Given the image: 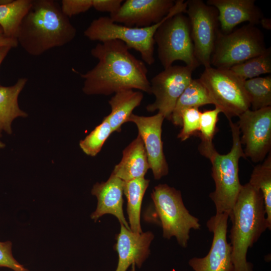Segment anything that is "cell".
<instances>
[{"label": "cell", "instance_id": "1", "mask_svg": "<svg viewBox=\"0 0 271 271\" xmlns=\"http://www.w3.org/2000/svg\"><path fill=\"white\" fill-rule=\"evenodd\" d=\"M122 42L111 40L98 43L91 55L97 64L85 73L83 92L86 95H109L121 90L137 89L151 94L148 69Z\"/></svg>", "mask_w": 271, "mask_h": 271}, {"label": "cell", "instance_id": "2", "mask_svg": "<svg viewBox=\"0 0 271 271\" xmlns=\"http://www.w3.org/2000/svg\"><path fill=\"white\" fill-rule=\"evenodd\" d=\"M76 32L56 1L32 0L20 24L16 39L28 54L38 56L71 42Z\"/></svg>", "mask_w": 271, "mask_h": 271}, {"label": "cell", "instance_id": "3", "mask_svg": "<svg viewBox=\"0 0 271 271\" xmlns=\"http://www.w3.org/2000/svg\"><path fill=\"white\" fill-rule=\"evenodd\" d=\"M229 219L234 271H253L247 261L248 250L268 229L261 193L249 183L242 185Z\"/></svg>", "mask_w": 271, "mask_h": 271}, {"label": "cell", "instance_id": "4", "mask_svg": "<svg viewBox=\"0 0 271 271\" xmlns=\"http://www.w3.org/2000/svg\"><path fill=\"white\" fill-rule=\"evenodd\" d=\"M232 137L229 153L220 154L214 150L207 157L212 165V177L215 189L209 194L217 214L226 213L230 216L242 185L239 179L238 163L245 158L240 141V132L236 123L228 120Z\"/></svg>", "mask_w": 271, "mask_h": 271}, {"label": "cell", "instance_id": "5", "mask_svg": "<svg viewBox=\"0 0 271 271\" xmlns=\"http://www.w3.org/2000/svg\"><path fill=\"white\" fill-rule=\"evenodd\" d=\"M187 2L175 1L168 15L157 24L147 27H130L118 25L109 17H100L93 20L84 32V35L91 41L103 42L118 40L127 47L139 52L144 62L151 65L155 62L154 56V35L159 27L170 16L183 13L185 14Z\"/></svg>", "mask_w": 271, "mask_h": 271}, {"label": "cell", "instance_id": "6", "mask_svg": "<svg viewBox=\"0 0 271 271\" xmlns=\"http://www.w3.org/2000/svg\"><path fill=\"white\" fill-rule=\"evenodd\" d=\"M154 210L163 228V236L175 237L178 244L186 248L191 229L199 230L198 218L191 215L185 206L181 192L166 184L155 186L151 194Z\"/></svg>", "mask_w": 271, "mask_h": 271}, {"label": "cell", "instance_id": "7", "mask_svg": "<svg viewBox=\"0 0 271 271\" xmlns=\"http://www.w3.org/2000/svg\"><path fill=\"white\" fill-rule=\"evenodd\" d=\"M266 49L263 33L255 25L248 24L228 33L220 30L211 65L229 69L261 54Z\"/></svg>", "mask_w": 271, "mask_h": 271}, {"label": "cell", "instance_id": "8", "mask_svg": "<svg viewBox=\"0 0 271 271\" xmlns=\"http://www.w3.org/2000/svg\"><path fill=\"white\" fill-rule=\"evenodd\" d=\"M180 13L169 17L157 29L154 37L158 58L164 69L177 60L195 69L200 65L194 55L188 18Z\"/></svg>", "mask_w": 271, "mask_h": 271}, {"label": "cell", "instance_id": "9", "mask_svg": "<svg viewBox=\"0 0 271 271\" xmlns=\"http://www.w3.org/2000/svg\"><path fill=\"white\" fill-rule=\"evenodd\" d=\"M206 89L213 104L228 120L249 109L244 80L230 69L206 68L199 78Z\"/></svg>", "mask_w": 271, "mask_h": 271}, {"label": "cell", "instance_id": "10", "mask_svg": "<svg viewBox=\"0 0 271 271\" xmlns=\"http://www.w3.org/2000/svg\"><path fill=\"white\" fill-rule=\"evenodd\" d=\"M185 14L188 18L195 57L199 64L210 67L216 41L220 31L218 12L202 0L187 1Z\"/></svg>", "mask_w": 271, "mask_h": 271}, {"label": "cell", "instance_id": "11", "mask_svg": "<svg viewBox=\"0 0 271 271\" xmlns=\"http://www.w3.org/2000/svg\"><path fill=\"white\" fill-rule=\"evenodd\" d=\"M237 124L243 153L254 163L263 161L271 149V106L246 110L238 116Z\"/></svg>", "mask_w": 271, "mask_h": 271}, {"label": "cell", "instance_id": "12", "mask_svg": "<svg viewBox=\"0 0 271 271\" xmlns=\"http://www.w3.org/2000/svg\"><path fill=\"white\" fill-rule=\"evenodd\" d=\"M195 69L187 65H172L153 77L150 83L155 100L146 106L147 111L158 110L165 118L171 120L176 102L192 79Z\"/></svg>", "mask_w": 271, "mask_h": 271}, {"label": "cell", "instance_id": "13", "mask_svg": "<svg viewBox=\"0 0 271 271\" xmlns=\"http://www.w3.org/2000/svg\"><path fill=\"white\" fill-rule=\"evenodd\" d=\"M229 216L226 213L212 216L207 222L208 230L213 234L207 254L203 257H193L188 263L194 271H234L231 246L227 240Z\"/></svg>", "mask_w": 271, "mask_h": 271}, {"label": "cell", "instance_id": "14", "mask_svg": "<svg viewBox=\"0 0 271 271\" xmlns=\"http://www.w3.org/2000/svg\"><path fill=\"white\" fill-rule=\"evenodd\" d=\"M164 119V116L158 112L151 116L132 113L128 120L138 127L139 135L144 144L150 169L156 180L160 179L169 172L162 141V126Z\"/></svg>", "mask_w": 271, "mask_h": 271}, {"label": "cell", "instance_id": "15", "mask_svg": "<svg viewBox=\"0 0 271 271\" xmlns=\"http://www.w3.org/2000/svg\"><path fill=\"white\" fill-rule=\"evenodd\" d=\"M175 3L173 0H126L109 18L127 27H150L161 21Z\"/></svg>", "mask_w": 271, "mask_h": 271}, {"label": "cell", "instance_id": "16", "mask_svg": "<svg viewBox=\"0 0 271 271\" xmlns=\"http://www.w3.org/2000/svg\"><path fill=\"white\" fill-rule=\"evenodd\" d=\"M154 238L150 231L134 233L120 224L115 245V250L118 254L115 271H126L132 264L141 268L150 253L149 247Z\"/></svg>", "mask_w": 271, "mask_h": 271}, {"label": "cell", "instance_id": "17", "mask_svg": "<svg viewBox=\"0 0 271 271\" xmlns=\"http://www.w3.org/2000/svg\"><path fill=\"white\" fill-rule=\"evenodd\" d=\"M206 4L217 10L220 30L223 33L231 32L245 22L256 25L263 18L254 0H208Z\"/></svg>", "mask_w": 271, "mask_h": 271}, {"label": "cell", "instance_id": "18", "mask_svg": "<svg viewBox=\"0 0 271 271\" xmlns=\"http://www.w3.org/2000/svg\"><path fill=\"white\" fill-rule=\"evenodd\" d=\"M123 181L111 173L106 182L96 183L91 190V194L97 199L95 211L91 215V218L96 222L105 214L115 216L120 224L130 230L124 217L123 210Z\"/></svg>", "mask_w": 271, "mask_h": 271}, {"label": "cell", "instance_id": "19", "mask_svg": "<svg viewBox=\"0 0 271 271\" xmlns=\"http://www.w3.org/2000/svg\"><path fill=\"white\" fill-rule=\"evenodd\" d=\"M150 169L144 144L140 135L122 152V157L111 173L123 181L144 177Z\"/></svg>", "mask_w": 271, "mask_h": 271}, {"label": "cell", "instance_id": "20", "mask_svg": "<svg viewBox=\"0 0 271 271\" xmlns=\"http://www.w3.org/2000/svg\"><path fill=\"white\" fill-rule=\"evenodd\" d=\"M27 81V78L22 77L12 86H0V137L3 132L12 133V123L15 118L28 116L18 103L19 95Z\"/></svg>", "mask_w": 271, "mask_h": 271}, {"label": "cell", "instance_id": "21", "mask_svg": "<svg viewBox=\"0 0 271 271\" xmlns=\"http://www.w3.org/2000/svg\"><path fill=\"white\" fill-rule=\"evenodd\" d=\"M143 97L140 91L126 89L115 93L111 98L108 101L111 112L105 117L113 132L121 131V125L128 122L132 111L140 105Z\"/></svg>", "mask_w": 271, "mask_h": 271}, {"label": "cell", "instance_id": "22", "mask_svg": "<svg viewBox=\"0 0 271 271\" xmlns=\"http://www.w3.org/2000/svg\"><path fill=\"white\" fill-rule=\"evenodd\" d=\"M212 103L208 92L199 79H193L178 98L171 114V120L176 125H182L183 111L191 107H197Z\"/></svg>", "mask_w": 271, "mask_h": 271}, {"label": "cell", "instance_id": "23", "mask_svg": "<svg viewBox=\"0 0 271 271\" xmlns=\"http://www.w3.org/2000/svg\"><path fill=\"white\" fill-rule=\"evenodd\" d=\"M150 180L145 177L123 181V193L127 199V213L130 229L134 233H142L140 214L142 200Z\"/></svg>", "mask_w": 271, "mask_h": 271}, {"label": "cell", "instance_id": "24", "mask_svg": "<svg viewBox=\"0 0 271 271\" xmlns=\"http://www.w3.org/2000/svg\"><path fill=\"white\" fill-rule=\"evenodd\" d=\"M32 0H12L0 5V27L7 37L16 39L18 29Z\"/></svg>", "mask_w": 271, "mask_h": 271}, {"label": "cell", "instance_id": "25", "mask_svg": "<svg viewBox=\"0 0 271 271\" xmlns=\"http://www.w3.org/2000/svg\"><path fill=\"white\" fill-rule=\"evenodd\" d=\"M248 183L262 194L268 229H271V154L256 165Z\"/></svg>", "mask_w": 271, "mask_h": 271}, {"label": "cell", "instance_id": "26", "mask_svg": "<svg viewBox=\"0 0 271 271\" xmlns=\"http://www.w3.org/2000/svg\"><path fill=\"white\" fill-rule=\"evenodd\" d=\"M252 110L271 106V77H257L244 81Z\"/></svg>", "mask_w": 271, "mask_h": 271}, {"label": "cell", "instance_id": "27", "mask_svg": "<svg viewBox=\"0 0 271 271\" xmlns=\"http://www.w3.org/2000/svg\"><path fill=\"white\" fill-rule=\"evenodd\" d=\"M220 112V110L215 107L213 109L206 110L201 113L200 128L197 134L201 139L198 150L206 158L215 150L213 140L217 132L216 124Z\"/></svg>", "mask_w": 271, "mask_h": 271}, {"label": "cell", "instance_id": "28", "mask_svg": "<svg viewBox=\"0 0 271 271\" xmlns=\"http://www.w3.org/2000/svg\"><path fill=\"white\" fill-rule=\"evenodd\" d=\"M242 79L245 80L260 75L271 73V48H266L261 54L251 58L229 69Z\"/></svg>", "mask_w": 271, "mask_h": 271}, {"label": "cell", "instance_id": "29", "mask_svg": "<svg viewBox=\"0 0 271 271\" xmlns=\"http://www.w3.org/2000/svg\"><path fill=\"white\" fill-rule=\"evenodd\" d=\"M111 127L104 117L99 125L79 142V146L87 155L94 157L100 151L103 145L112 132Z\"/></svg>", "mask_w": 271, "mask_h": 271}, {"label": "cell", "instance_id": "30", "mask_svg": "<svg viewBox=\"0 0 271 271\" xmlns=\"http://www.w3.org/2000/svg\"><path fill=\"white\" fill-rule=\"evenodd\" d=\"M201 112L197 107H191L184 110L182 113V129L177 138L185 141L190 137L198 134L200 128Z\"/></svg>", "mask_w": 271, "mask_h": 271}, {"label": "cell", "instance_id": "31", "mask_svg": "<svg viewBox=\"0 0 271 271\" xmlns=\"http://www.w3.org/2000/svg\"><path fill=\"white\" fill-rule=\"evenodd\" d=\"M12 246L10 241H0V267H8L14 271H29L14 258Z\"/></svg>", "mask_w": 271, "mask_h": 271}, {"label": "cell", "instance_id": "32", "mask_svg": "<svg viewBox=\"0 0 271 271\" xmlns=\"http://www.w3.org/2000/svg\"><path fill=\"white\" fill-rule=\"evenodd\" d=\"M62 13L68 18L85 13L92 7V0H62Z\"/></svg>", "mask_w": 271, "mask_h": 271}, {"label": "cell", "instance_id": "33", "mask_svg": "<svg viewBox=\"0 0 271 271\" xmlns=\"http://www.w3.org/2000/svg\"><path fill=\"white\" fill-rule=\"evenodd\" d=\"M122 0H92V7L101 12H116L120 7Z\"/></svg>", "mask_w": 271, "mask_h": 271}, {"label": "cell", "instance_id": "34", "mask_svg": "<svg viewBox=\"0 0 271 271\" xmlns=\"http://www.w3.org/2000/svg\"><path fill=\"white\" fill-rule=\"evenodd\" d=\"M3 46L15 48L18 46V43L17 39L9 38L5 35L2 29L0 27V47Z\"/></svg>", "mask_w": 271, "mask_h": 271}, {"label": "cell", "instance_id": "35", "mask_svg": "<svg viewBox=\"0 0 271 271\" xmlns=\"http://www.w3.org/2000/svg\"><path fill=\"white\" fill-rule=\"evenodd\" d=\"M12 48L11 47L8 46L0 47V65Z\"/></svg>", "mask_w": 271, "mask_h": 271}, {"label": "cell", "instance_id": "36", "mask_svg": "<svg viewBox=\"0 0 271 271\" xmlns=\"http://www.w3.org/2000/svg\"><path fill=\"white\" fill-rule=\"evenodd\" d=\"M260 23L264 28L268 30L270 29V19L263 18L260 21Z\"/></svg>", "mask_w": 271, "mask_h": 271}, {"label": "cell", "instance_id": "37", "mask_svg": "<svg viewBox=\"0 0 271 271\" xmlns=\"http://www.w3.org/2000/svg\"><path fill=\"white\" fill-rule=\"evenodd\" d=\"M12 0H0V5H2V4H4L9 3Z\"/></svg>", "mask_w": 271, "mask_h": 271}, {"label": "cell", "instance_id": "38", "mask_svg": "<svg viewBox=\"0 0 271 271\" xmlns=\"http://www.w3.org/2000/svg\"><path fill=\"white\" fill-rule=\"evenodd\" d=\"M5 146V144L3 142L0 141V149L4 148Z\"/></svg>", "mask_w": 271, "mask_h": 271}, {"label": "cell", "instance_id": "39", "mask_svg": "<svg viewBox=\"0 0 271 271\" xmlns=\"http://www.w3.org/2000/svg\"><path fill=\"white\" fill-rule=\"evenodd\" d=\"M132 265V268L131 269L129 270V271H136V269H135V267H136V265L134 264H132L131 265Z\"/></svg>", "mask_w": 271, "mask_h": 271}]
</instances>
